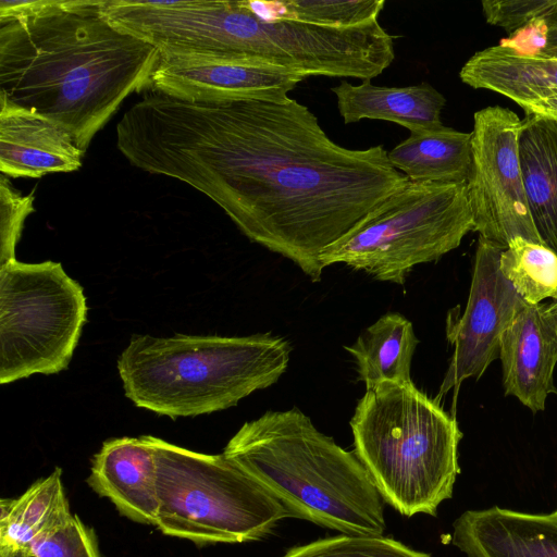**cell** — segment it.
<instances>
[{
	"label": "cell",
	"mask_w": 557,
	"mask_h": 557,
	"mask_svg": "<svg viewBox=\"0 0 557 557\" xmlns=\"http://www.w3.org/2000/svg\"><path fill=\"white\" fill-rule=\"evenodd\" d=\"M116 147L132 165L209 197L312 282L323 251L408 182L382 145H337L287 95L202 103L153 91L123 114Z\"/></svg>",
	"instance_id": "obj_1"
},
{
	"label": "cell",
	"mask_w": 557,
	"mask_h": 557,
	"mask_svg": "<svg viewBox=\"0 0 557 557\" xmlns=\"http://www.w3.org/2000/svg\"><path fill=\"white\" fill-rule=\"evenodd\" d=\"M102 0H1L0 98L60 123L85 153L161 53L114 26Z\"/></svg>",
	"instance_id": "obj_2"
},
{
	"label": "cell",
	"mask_w": 557,
	"mask_h": 557,
	"mask_svg": "<svg viewBox=\"0 0 557 557\" xmlns=\"http://www.w3.org/2000/svg\"><path fill=\"white\" fill-rule=\"evenodd\" d=\"M223 454L256 479L289 516L343 534L383 535V499L356 456L294 407L246 422Z\"/></svg>",
	"instance_id": "obj_3"
},
{
	"label": "cell",
	"mask_w": 557,
	"mask_h": 557,
	"mask_svg": "<svg viewBox=\"0 0 557 557\" xmlns=\"http://www.w3.org/2000/svg\"><path fill=\"white\" fill-rule=\"evenodd\" d=\"M292 346L271 333L248 336H132L117 359L125 396L172 419L236 406L286 371Z\"/></svg>",
	"instance_id": "obj_4"
},
{
	"label": "cell",
	"mask_w": 557,
	"mask_h": 557,
	"mask_svg": "<svg viewBox=\"0 0 557 557\" xmlns=\"http://www.w3.org/2000/svg\"><path fill=\"white\" fill-rule=\"evenodd\" d=\"M350 428L354 451L383 502L408 518L436 516L460 473L456 419L413 382L383 383L366 391Z\"/></svg>",
	"instance_id": "obj_5"
},
{
	"label": "cell",
	"mask_w": 557,
	"mask_h": 557,
	"mask_svg": "<svg viewBox=\"0 0 557 557\" xmlns=\"http://www.w3.org/2000/svg\"><path fill=\"white\" fill-rule=\"evenodd\" d=\"M156 453L158 515L165 535L198 545L259 541L290 517L284 505L223 453H197L147 435Z\"/></svg>",
	"instance_id": "obj_6"
},
{
	"label": "cell",
	"mask_w": 557,
	"mask_h": 557,
	"mask_svg": "<svg viewBox=\"0 0 557 557\" xmlns=\"http://www.w3.org/2000/svg\"><path fill=\"white\" fill-rule=\"evenodd\" d=\"M473 231L466 183L408 181L327 247L324 268L344 263L403 285L418 264L438 260Z\"/></svg>",
	"instance_id": "obj_7"
},
{
	"label": "cell",
	"mask_w": 557,
	"mask_h": 557,
	"mask_svg": "<svg viewBox=\"0 0 557 557\" xmlns=\"http://www.w3.org/2000/svg\"><path fill=\"white\" fill-rule=\"evenodd\" d=\"M87 311L83 287L60 262L0 264V383L65 370Z\"/></svg>",
	"instance_id": "obj_8"
},
{
	"label": "cell",
	"mask_w": 557,
	"mask_h": 557,
	"mask_svg": "<svg viewBox=\"0 0 557 557\" xmlns=\"http://www.w3.org/2000/svg\"><path fill=\"white\" fill-rule=\"evenodd\" d=\"M521 120L511 110L486 107L474 113L467 194L473 231L507 248L521 237L542 240L534 227L519 159Z\"/></svg>",
	"instance_id": "obj_9"
},
{
	"label": "cell",
	"mask_w": 557,
	"mask_h": 557,
	"mask_svg": "<svg viewBox=\"0 0 557 557\" xmlns=\"http://www.w3.org/2000/svg\"><path fill=\"white\" fill-rule=\"evenodd\" d=\"M505 249L479 238L465 311L447 324L454 352L437 398L451 388L457 391L466 379H480L492 361L499 358L502 335L525 302L499 270Z\"/></svg>",
	"instance_id": "obj_10"
},
{
	"label": "cell",
	"mask_w": 557,
	"mask_h": 557,
	"mask_svg": "<svg viewBox=\"0 0 557 557\" xmlns=\"http://www.w3.org/2000/svg\"><path fill=\"white\" fill-rule=\"evenodd\" d=\"M304 76L242 60L194 52L161 53L154 91L190 102L220 103L287 95Z\"/></svg>",
	"instance_id": "obj_11"
},
{
	"label": "cell",
	"mask_w": 557,
	"mask_h": 557,
	"mask_svg": "<svg viewBox=\"0 0 557 557\" xmlns=\"http://www.w3.org/2000/svg\"><path fill=\"white\" fill-rule=\"evenodd\" d=\"M499 359L506 395L517 397L533 412L557 394V317L549 305L524 302L500 338Z\"/></svg>",
	"instance_id": "obj_12"
},
{
	"label": "cell",
	"mask_w": 557,
	"mask_h": 557,
	"mask_svg": "<svg viewBox=\"0 0 557 557\" xmlns=\"http://www.w3.org/2000/svg\"><path fill=\"white\" fill-rule=\"evenodd\" d=\"M84 152L60 123L0 98V172L37 178L82 166Z\"/></svg>",
	"instance_id": "obj_13"
},
{
	"label": "cell",
	"mask_w": 557,
	"mask_h": 557,
	"mask_svg": "<svg viewBox=\"0 0 557 557\" xmlns=\"http://www.w3.org/2000/svg\"><path fill=\"white\" fill-rule=\"evenodd\" d=\"M87 483L98 495L108 498L122 516L156 525L157 461L147 435L103 442L92 457Z\"/></svg>",
	"instance_id": "obj_14"
},
{
	"label": "cell",
	"mask_w": 557,
	"mask_h": 557,
	"mask_svg": "<svg viewBox=\"0 0 557 557\" xmlns=\"http://www.w3.org/2000/svg\"><path fill=\"white\" fill-rule=\"evenodd\" d=\"M451 543L467 557H557V510H468L455 520Z\"/></svg>",
	"instance_id": "obj_15"
},
{
	"label": "cell",
	"mask_w": 557,
	"mask_h": 557,
	"mask_svg": "<svg viewBox=\"0 0 557 557\" xmlns=\"http://www.w3.org/2000/svg\"><path fill=\"white\" fill-rule=\"evenodd\" d=\"M332 92L345 124L363 119L399 124L411 132L442 125L444 96L428 83L407 87L376 86L371 81L352 85L343 79Z\"/></svg>",
	"instance_id": "obj_16"
},
{
	"label": "cell",
	"mask_w": 557,
	"mask_h": 557,
	"mask_svg": "<svg viewBox=\"0 0 557 557\" xmlns=\"http://www.w3.org/2000/svg\"><path fill=\"white\" fill-rule=\"evenodd\" d=\"M518 147L534 227L542 244L557 253V123L525 115Z\"/></svg>",
	"instance_id": "obj_17"
},
{
	"label": "cell",
	"mask_w": 557,
	"mask_h": 557,
	"mask_svg": "<svg viewBox=\"0 0 557 557\" xmlns=\"http://www.w3.org/2000/svg\"><path fill=\"white\" fill-rule=\"evenodd\" d=\"M70 510L62 470L55 468L16 498L0 502V557H28L30 547L66 522Z\"/></svg>",
	"instance_id": "obj_18"
},
{
	"label": "cell",
	"mask_w": 557,
	"mask_h": 557,
	"mask_svg": "<svg viewBox=\"0 0 557 557\" xmlns=\"http://www.w3.org/2000/svg\"><path fill=\"white\" fill-rule=\"evenodd\" d=\"M472 133L443 124L411 132L387 157L411 182L467 183L471 170Z\"/></svg>",
	"instance_id": "obj_19"
},
{
	"label": "cell",
	"mask_w": 557,
	"mask_h": 557,
	"mask_svg": "<svg viewBox=\"0 0 557 557\" xmlns=\"http://www.w3.org/2000/svg\"><path fill=\"white\" fill-rule=\"evenodd\" d=\"M459 77L472 88L495 91L519 106L557 90V58L521 57L497 45L475 52Z\"/></svg>",
	"instance_id": "obj_20"
},
{
	"label": "cell",
	"mask_w": 557,
	"mask_h": 557,
	"mask_svg": "<svg viewBox=\"0 0 557 557\" xmlns=\"http://www.w3.org/2000/svg\"><path fill=\"white\" fill-rule=\"evenodd\" d=\"M418 344L412 323L398 312H388L344 348L354 357L359 379L369 391L383 383H411L410 368Z\"/></svg>",
	"instance_id": "obj_21"
},
{
	"label": "cell",
	"mask_w": 557,
	"mask_h": 557,
	"mask_svg": "<svg viewBox=\"0 0 557 557\" xmlns=\"http://www.w3.org/2000/svg\"><path fill=\"white\" fill-rule=\"evenodd\" d=\"M260 16L273 21H296L332 28H350L375 21L384 0H287L249 1Z\"/></svg>",
	"instance_id": "obj_22"
},
{
	"label": "cell",
	"mask_w": 557,
	"mask_h": 557,
	"mask_svg": "<svg viewBox=\"0 0 557 557\" xmlns=\"http://www.w3.org/2000/svg\"><path fill=\"white\" fill-rule=\"evenodd\" d=\"M499 270L525 302L557 300V253L548 247L517 237L502 252Z\"/></svg>",
	"instance_id": "obj_23"
},
{
	"label": "cell",
	"mask_w": 557,
	"mask_h": 557,
	"mask_svg": "<svg viewBox=\"0 0 557 557\" xmlns=\"http://www.w3.org/2000/svg\"><path fill=\"white\" fill-rule=\"evenodd\" d=\"M282 557H431L383 535L338 534L289 548Z\"/></svg>",
	"instance_id": "obj_24"
},
{
	"label": "cell",
	"mask_w": 557,
	"mask_h": 557,
	"mask_svg": "<svg viewBox=\"0 0 557 557\" xmlns=\"http://www.w3.org/2000/svg\"><path fill=\"white\" fill-rule=\"evenodd\" d=\"M28 557H100L97 537L81 518L73 515L66 522L38 540Z\"/></svg>",
	"instance_id": "obj_25"
},
{
	"label": "cell",
	"mask_w": 557,
	"mask_h": 557,
	"mask_svg": "<svg viewBox=\"0 0 557 557\" xmlns=\"http://www.w3.org/2000/svg\"><path fill=\"white\" fill-rule=\"evenodd\" d=\"M34 194L22 195L14 189L9 177H0V264L15 258L26 218L35 211Z\"/></svg>",
	"instance_id": "obj_26"
},
{
	"label": "cell",
	"mask_w": 557,
	"mask_h": 557,
	"mask_svg": "<svg viewBox=\"0 0 557 557\" xmlns=\"http://www.w3.org/2000/svg\"><path fill=\"white\" fill-rule=\"evenodd\" d=\"M557 5V0H484L482 10L488 24L504 28L508 34L530 21L545 17Z\"/></svg>",
	"instance_id": "obj_27"
},
{
	"label": "cell",
	"mask_w": 557,
	"mask_h": 557,
	"mask_svg": "<svg viewBox=\"0 0 557 557\" xmlns=\"http://www.w3.org/2000/svg\"><path fill=\"white\" fill-rule=\"evenodd\" d=\"M545 17H537L502 39L498 46L521 57L540 58L547 44Z\"/></svg>",
	"instance_id": "obj_28"
},
{
	"label": "cell",
	"mask_w": 557,
	"mask_h": 557,
	"mask_svg": "<svg viewBox=\"0 0 557 557\" xmlns=\"http://www.w3.org/2000/svg\"><path fill=\"white\" fill-rule=\"evenodd\" d=\"M525 115H534L557 123V90L542 94L537 98L520 103Z\"/></svg>",
	"instance_id": "obj_29"
},
{
	"label": "cell",
	"mask_w": 557,
	"mask_h": 557,
	"mask_svg": "<svg viewBox=\"0 0 557 557\" xmlns=\"http://www.w3.org/2000/svg\"><path fill=\"white\" fill-rule=\"evenodd\" d=\"M545 20L548 26L547 44L540 58H557V5Z\"/></svg>",
	"instance_id": "obj_30"
},
{
	"label": "cell",
	"mask_w": 557,
	"mask_h": 557,
	"mask_svg": "<svg viewBox=\"0 0 557 557\" xmlns=\"http://www.w3.org/2000/svg\"><path fill=\"white\" fill-rule=\"evenodd\" d=\"M548 305H549L550 311L554 312L555 315L557 317V300L552 304H548Z\"/></svg>",
	"instance_id": "obj_31"
}]
</instances>
